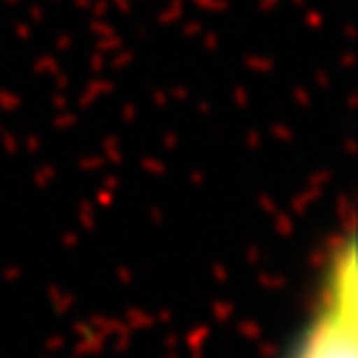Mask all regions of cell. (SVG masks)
<instances>
[{
    "instance_id": "cell-1",
    "label": "cell",
    "mask_w": 358,
    "mask_h": 358,
    "mask_svg": "<svg viewBox=\"0 0 358 358\" xmlns=\"http://www.w3.org/2000/svg\"><path fill=\"white\" fill-rule=\"evenodd\" d=\"M287 358H358V271L350 236L329 257L316 310Z\"/></svg>"
}]
</instances>
